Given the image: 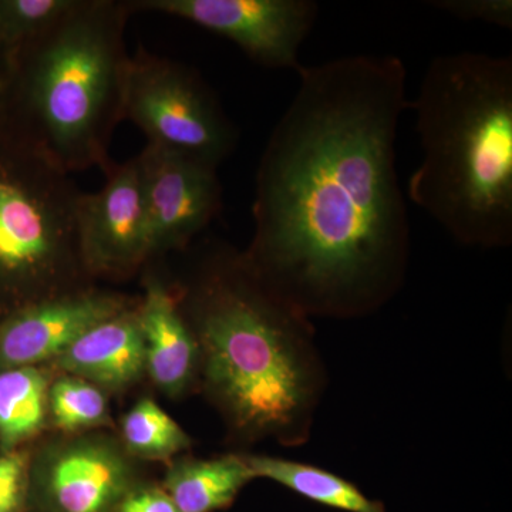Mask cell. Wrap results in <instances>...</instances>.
<instances>
[{
    "mask_svg": "<svg viewBox=\"0 0 512 512\" xmlns=\"http://www.w3.org/2000/svg\"><path fill=\"white\" fill-rule=\"evenodd\" d=\"M94 194L80 195L77 232L86 271H130L151 256L150 228L136 158L114 165Z\"/></svg>",
    "mask_w": 512,
    "mask_h": 512,
    "instance_id": "obj_9",
    "label": "cell"
},
{
    "mask_svg": "<svg viewBox=\"0 0 512 512\" xmlns=\"http://www.w3.org/2000/svg\"><path fill=\"white\" fill-rule=\"evenodd\" d=\"M73 376L120 389L146 372V352L138 312L126 311L104 320L80 336L56 359Z\"/></svg>",
    "mask_w": 512,
    "mask_h": 512,
    "instance_id": "obj_12",
    "label": "cell"
},
{
    "mask_svg": "<svg viewBox=\"0 0 512 512\" xmlns=\"http://www.w3.org/2000/svg\"><path fill=\"white\" fill-rule=\"evenodd\" d=\"M430 5L446 15L466 22L487 23L512 29L511 0H436Z\"/></svg>",
    "mask_w": 512,
    "mask_h": 512,
    "instance_id": "obj_20",
    "label": "cell"
},
{
    "mask_svg": "<svg viewBox=\"0 0 512 512\" xmlns=\"http://www.w3.org/2000/svg\"><path fill=\"white\" fill-rule=\"evenodd\" d=\"M134 158L146 202L151 255L183 248L220 214L217 167L153 144Z\"/></svg>",
    "mask_w": 512,
    "mask_h": 512,
    "instance_id": "obj_8",
    "label": "cell"
},
{
    "mask_svg": "<svg viewBox=\"0 0 512 512\" xmlns=\"http://www.w3.org/2000/svg\"><path fill=\"white\" fill-rule=\"evenodd\" d=\"M124 120L153 146L220 167L238 143V131L200 74L138 47L128 63Z\"/></svg>",
    "mask_w": 512,
    "mask_h": 512,
    "instance_id": "obj_6",
    "label": "cell"
},
{
    "mask_svg": "<svg viewBox=\"0 0 512 512\" xmlns=\"http://www.w3.org/2000/svg\"><path fill=\"white\" fill-rule=\"evenodd\" d=\"M210 269L187 298L208 382L239 426H289L308 396L295 349V306L275 295L245 258L221 256Z\"/></svg>",
    "mask_w": 512,
    "mask_h": 512,
    "instance_id": "obj_4",
    "label": "cell"
},
{
    "mask_svg": "<svg viewBox=\"0 0 512 512\" xmlns=\"http://www.w3.org/2000/svg\"><path fill=\"white\" fill-rule=\"evenodd\" d=\"M131 13L187 20L227 37L266 69H302L299 52L318 19L312 0H127Z\"/></svg>",
    "mask_w": 512,
    "mask_h": 512,
    "instance_id": "obj_7",
    "label": "cell"
},
{
    "mask_svg": "<svg viewBox=\"0 0 512 512\" xmlns=\"http://www.w3.org/2000/svg\"><path fill=\"white\" fill-rule=\"evenodd\" d=\"M409 110L421 146V163L407 184L410 200L463 245H510L511 57H436Z\"/></svg>",
    "mask_w": 512,
    "mask_h": 512,
    "instance_id": "obj_2",
    "label": "cell"
},
{
    "mask_svg": "<svg viewBox=\"0 0 512 512\" xmlns=\"http://www.w3.org/2000/svg\"><path fill=\"white\" fill-rule=\"evenodd\" d=\"M254 477H265L291 488L302 497L346 512H386L355 485L320 468L275 457H244Z\"/></svg>",
    "mask_w": 512,
    "mask_h": 512,
    "instance_id": "obj_15",
    "label": "cell"
},
{
    "mask_svg": "<svg viewBox=\"0 0 512 512\" xmlns=\"http://www.w3.org/2000/svg\"><path fill=\"white\" fill-rule=\"evenodd\" d=\"M49 387L36 367L0 372V441L13 448L42 429L49 404Z\"/></svg>",
    "mask_w": 512,
    "mask_h": 512,
    "instance_id": "obj_16",
    "label": "cell"
},
{
    "mask_svg": "<svg viewBox=\"0 0 512 512\" xmlns=\"http://www.w3.org/2000/svg\"><path fill=\"white\" fill-rule=\"evenodd\" d=\"M120 512H180L164 491L143 490L131 494Z\"/></svg>",
    "mask_w": 512,
    "mask_h": 512,
    "instance_id": "obj_22",
    "label": "cell"
},
{
    "mask_svg": "<svg viewBox=\"0 0 512 512\" xmlns=\"http://www.w3.org/2000/svg\"><path fill=\"white\" fill-rule=\"evenodd\" d=\"M127 0H74L42 35L6 60L3 127L66 173L113 167L130 56Z\"/></svg>",
    "mask_w": 512,
    "mask_h": 512,
    "instance_id": "obj_3",
    "label": "cell"
},
{
    "mask_svg": "<svg viewBox=\"0 0 512 512\" xmlns=\"http://www.w3.org/2000/svg\"><path fill=\"white\" fill-rule=\"evenodd\" d=\"M137 312L147 372L164 392H183L194 373L197 343L177 299L158 279L148 278Z\"/></svg>",
    "mask_w": 512,
    "mask_h": 512,
    "instance_id": "obj_13",
    "label": "cell"
},
{
    "mask_svg": "<svg viewBox=\"0 0 512 512\" xmlns=\"http://www.w3.org/2000/svg\"><path fill=\"white\" fill-rule=\"evenodd\" d=\"M298 76L256 171L245 259L296 309L352 311L390 291L409 247L396 165L406 67L356 55Z\"/></svg>",
    "mask_w": 512,
    "mask_h": 512,
    "instance_id": "obj_1",
    "label": "cell"
},
{
    "mask_svg": "<svg viewBox=\"0 0 512 512\" xmlns=\"http://www.w3.org/2000/svg\"><path fill=\"white\" fill-rule=\"evenodd\" d=\"M123 439L131 453L146 458H167L190 446L183 429L154 400H140L124 416Z\"/></svg>",
    "mask_w": 512,
    "mask_h": 512,
    "instance_id": "obj_17",
    "label": "cell"
},
{
    "mask_svg": "<svg viewBox=\"0 0 512 512\" xmlns=\"http://www.w3.org/2000/svg\"><path fill=\"white\" fill-rule=\"evenodd\" d=\"M127 484L126 461L100 441L70 444L47 464V497L57 512H109Z\"/></svg>",
    "mask_w": 512,
    "mask_h": 512,
    "instance_id": "obj_11",
    "label": "cell"
},
{
    "mask_svg": "<svg viewBox=\"0 0 512 512\" xmlns=\"http://www.w3.org/2000/svg\"><path fill=\"white\" fill-rule=\"evenodd\" d=\"M74 0H0V57L8 60L72 8Z\"/></svg>",
    "mask_w": 512,
    "mask_h": 512,
    "instance_id": "obj_18",
    "label": "cell"
},
{
    "mask_svg": "<svg viewBox=\"0 0 512 512\" xmlns=\"http://www.w3.org/2000/svg\"><path fill=\"white\" fill-rule=\"evenodd\" d=\"M128 309L120 296L80 289L10 312L0 325V367L57 359L94 326Z\"/></svg>",
    "mask_w": 512,
    "mask_h": 512,
    "instance_id": "obj_10",
    "label": "cell"
},
{
    "mask_svg": "<svg viewBox=\"0 0 512 512\" xmlns=\"http://www.w3.org/2000/svg\"><path fill=\"white\" fill-rule=\"evenodd\" d=\"M6 59L0 57V131L3 127V109H2V89H3V74H5Z\"/></svg>",
    "mask_w": 512,
    "mask_h": 512,
    "instance_id": "obj_23",
    "label": "cell"
},
{
    "mask_svg": "<svg viewBox=\"0 0 512 512\" xmlns=\"http://www.w3.org/2000/svg\"><path fill=\"white\" fill-rule=\"evenodd\" d=\"M252 478L244 457L187 460L171 468L164 493L180 512H214L231 505Z\"/></svg>",
    "mask_w": 512,
    "mask_h": 512,
    "instance_id": "obj_14",
    "label": "cell"
},
{
    "mask_svg": "<svg viewBox=\"0 0 512 512\" xmlns=\"http://www.w3.org/2000/svg\"><path fill=\"white\" fill-rule=\"evenodd\" d=\"M47 404L56 426L66 431L99 426L109 414L99 387L76 376L56 380L49 389Z\"/></svg>",
    "mask_w": 512,
    "mask_h": 512,
    "instance_id": "obj_19",
    "label": "cell"
},
{
    "mask_svg": "<svg viewBox=\"0 0 512 512\" xmlns=\"http://www.w3.org/2000/svg\"><path fill=\"white\" fill-rule=\"evenodd\" d=\"M26 461L20 454L0 457V512H18L25 490Z\"/></svg>",
    "mask_w": 512,
    "mask_h": 512,
    "instance_id": "obj_21",
    "label": "cell"
},
{
    "mask_svg": "<svg viewBox=\"0 0 512 512\" xmlns=\"http://www.w3.org/2000/svg\"><path fill=\"white\" fill-rule=\"evenodd\" d=\"M70 175L29 141L0 131V301L9 313L76 292L67 284L84 269L82 191Z\"/></svg>",
    "mask_w": 512,
    "mask_h": 512,
    "instance_id": "obj_5",
    "label": "cell"
}]
</instances>
